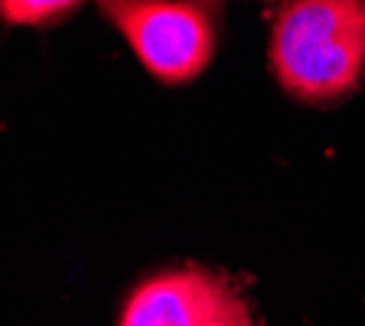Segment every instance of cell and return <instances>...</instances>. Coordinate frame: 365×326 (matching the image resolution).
Masks as SVG:
<instances>
[{"mask_svg": "<svg viewBox=\"0 0 365 326\" xmlns=\"http://www.w3.org/2000/svg\"><path fill=\"white\" fill-rule=\"evenodd\" d=\"M118 326H255V317L228 277L186 265L137 284Z\"/></svg>", "mask_w": 365, "mask_h": 326, "instance_id": "obj_3", "label": "cell"}, {"mask_svg": "<svg viewBox=\"0 0 365 326\" xmlns=\"http://www.w3.org/2000/svg\"><path fill=\"white\" fill-rule=\"evenodd\" d=\"M98 7L160 82H190L212 62V0H98Z\"/></svg>", "mask_w": 365, "mask_h": 326, "instance_id": "obj_2", "label": "cell"}, {"mask_svg": "<svg viewBox=\"0 0 365 326\" xmlns=\"http://www.w3.org/2000/svg\"><path fill=\"white\" fill-rule=\"evenodd\" d=\"M82 0H0V20L7 23H49L76 10Z\"/></svg>", "mask_w": 365, "mask_h": 326, "instance_id": "obj_4", "label": "cell"}, {"mask_svg": "<svg viewBox=\"0 0 365 326\" xmlns=\"http://www.w3.org/2000/svg\"><path fill=\"white\" fill-rule=\"evenodd\" d=\"M271 66L300 101H336L365 72V0H290L271 33Z\"/></svg>", "mask_w": 365, "mask_h": 326, "instance_id": "obj_1", "label": "cell"}]
</instances>
